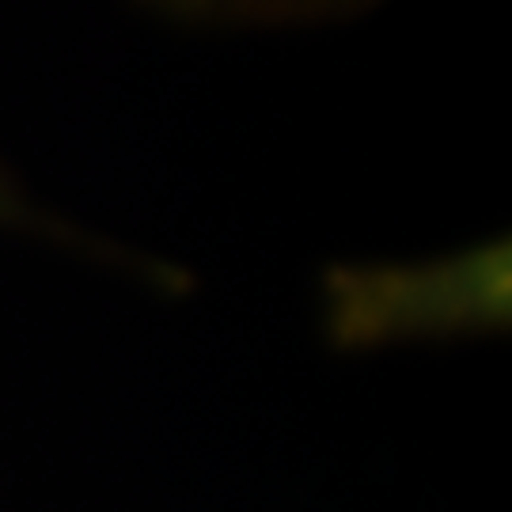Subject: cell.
Masks as SVG:
<instances>
[{
  "instance_id": "obj_1",
  "label": "cell",
  "mask_w": 512,
  "mask_h": 512,
  "mask_svg": "<svg viewBox=\"0 0 512 512\" xmlns=\"http://www.w3.org/2000/svg\"><path fill=\"white\" fill-rule=\"evenodd\" d=\"M323 319L330 342L342 349L497 334L512 319L509 239L421 262L330 266Z\"/></svg>"
},
{
  "instance_id": "obj_2",
  "label": "cell",
  "mask_w": 512,
  "mask_h": 512,
  "mask_svg": "<svg viewBox=\"0 0 512 512\" xmlns=\"http://www.w3.org/2000/svg\"><path fill=\"white\" fill-rule=\"evenodd\" d=\"M0 228H27V232H50L54 228L50 217L12 183V175L4 167H0Z\"/></svg>"
},
{
  "instance_id": "obj_3",
  "label": "cell",
  "mask_w": 512,
  "mask_h": 512,
  "mask_svg": "<svg viewBox=\"0 0 512 512\" xmlns=\"http://www.w3.org/2000/svg\"><path fill=\"white\" fill-rule=\"evenodd\" d=\"M186 4H258V0H186Z\"/></svg>"
}]
</instances>
